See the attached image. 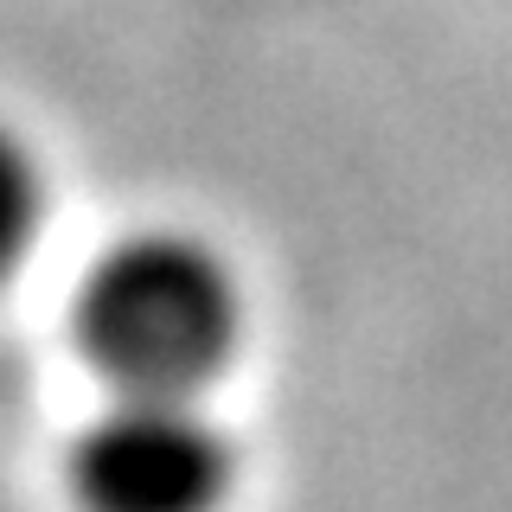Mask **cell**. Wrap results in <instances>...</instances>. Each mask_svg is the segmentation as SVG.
I'll use <instances>...</instances> for the list:
<instances>
[{
  "mask_svg": "<svg viewBox=\"0 0 512 512\" xmlns=\"http://www.w3.org/2000/svg\"><path fill=\"white\" fill-rule=\"evenodd\" d=\"M45 218H52V180H45L39 148L13 122H0V288L26 269L39 250Z\"/></svg>",
  "mask_w": 512,
  "mask_h": 512,
  "instance_id": "cell-3",
  "label": "cell"
},
{
  "mask_svg": "<svg viewBox=\"0 0 512 512\" xmlns=\"http://www.w3.org/2000/svg\"><path fill=\"white\" fill-rule=\"evenodd\" d=\"M71 320L116 391L199 397L244 340V288L205 237L135 231L84 269Z\"/></svg>",
  "mask_w": 512,
  "mask_h": 512,
  "instance_id": "cell-1",
  "label": "cell"
},
{
  "mask_svg": "<svg viewBox=\"0 0 512 512\" xmlns=\"http://www.w3.org/2000/svg\"><path fill=\"white\" fill-rule=\"evenodd\" d=\"M77 512H218L237 480V448L199 397L116 391L71 442Z\"/></svg>",
  "mask_w": 512,
  "mask_h": 512,
  "instance_id": "cell-2",
  "label": "cell"
}]
</instances>
